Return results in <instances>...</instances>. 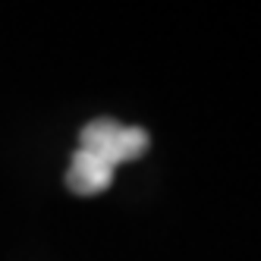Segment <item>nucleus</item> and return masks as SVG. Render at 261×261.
<instances>
[{
	"mask_svg": "<svg viewBox=\"0 0 261 261\" xmlns=\"http://www.w3.org/2000/svg\"><path fill=\"white\" fill-rule=\"evenodd\" d=\"M148 151V133L117 120H91L79 133V148L69 161L66 186L76 195H101L114 182V170Z\"/></svg>",
	"mask_w": 261,
	"mask_h": 261,
	"instance_id": "obj_1",
	"label": "nucleus"
}]
</instances>
